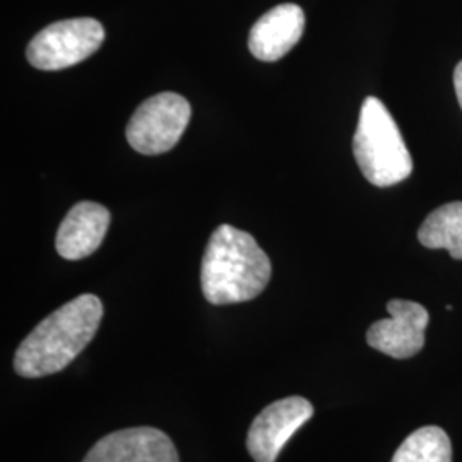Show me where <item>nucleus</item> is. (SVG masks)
Masks as SVG:
<instances>
[{
  "label": "nucleus",
  "mask_w": 462,
  "mask_h": 462,
  "mask_svg": "<svg viewBox=\"0 0 462 462\" xmlns=\"http://www.w3.org/2000/svg\"><path fill=\"white\" fill-rule=\"evenodd\" d=\"M101 319L103 303L97 295H81L57 309L17 347V375L40 379L62 372L93 341Z\"/></svg>",
  "instance_id": "f257e3e1"
},
{
  "label": "nucleus",
  "mask_w": 462,
  "mask_h": 462,
  "mask_svg": "<svg viewBox=\"0 0 462 462\" xmlns=\"http://www.w3.org/2000/svg\"><path fill=\"white\" fill-rule=\"evenodd\" d=\"M271 280V261L247 231L221 225L211 235L200 265L204 298L233 305L259 297Z\"/></svg>",
  "instance_id": "f03ea898"
},
{
  "label": "nucleus",
  "mask_w": 462,
  "mask_h": 462,
  "mask_svg": "<svg viewBox=\"0 0 462 462\" xmlns=\"http://www.w3.org/2000/svg\"><path fill=\"white\" fill-rule=\"evenodd\" d=\"M353 152L365 179L377 187H391L406 180L413 171V160L385 105L375 97L365 98Z\"/></svg>",
  "instance_id": "7ed1b4c3"
},
{
  "label": "nucleus",
  "mask_w": 462,
  "mask_h": 462,
  "mask_svg": "<svg viewBox=\"0 0 462 462\" xmlns=\"http://www.w3.org/2000/svg\"><path fill=\"white\" fill-rule=\"evenodd\" d=\"M103 42L105 30L97 19H66L34 34L26 49V59L34 69L60 70L86 60Z\"/></svg>",
  "instance_id": "20e7f679"
},
{
  "label": "nucleus",
  "mask_w": 462,
  "mask_h": 462,
  "mask_svg": "<svg viewBox=\"0 0 462 462\" xmlns=\"http://www.w3.org/2000/svg\"><path fill=\"white\" fill-rule=\"evenodd\" d=\"M190 114L189 101L177 93L151 97L131 116L127 141L141 154H163L177 146L189 125Z\"/></svg>",
  "instance_id": "39448f33"
},
{
  "label": "nucleus",
  "mask_w": 462,
  "mask_h": 462,
  "mask_svg": "<svg viewBox=\"0 0 462 462\" xmlns=\"http://www.w3.org/2000/svg\"><path fill=\"white\" fill-rule=\"evenodd\" d=\"M312 416L314 406L305 397H284L265 406L248 429V454L255 462H276L282 447Z\"/></svg>",
  "instance_id": "423d86ee"
},
{
  "label": "nucleus",
  "mask_w": 462,
  "mask_h": 462,
  "mask_svg": "<svg viewBox=\"0 0 462 462\" xmlns=\"http://www.w3.org/2000/svg\"><path fill=\"white\" fill-rule=\"evenodd\" d=\"M389 319L377 320L366 332L368 346L396 360L411 358L425 346L429 310L410 300H391L387 303Z\"/></svg>",
  "instance_id": "0eeeda50"
},
{
  "label": "nucleus",
  "mask_w": 462,
  "mask_h": 462,
  "mask_svg": "<svg viewBox=\"0 0 462 462\" xmlns=\"http://www.w3.org/2000/svg\"><path fill=\"white\" fill-rule=\"evenodd\" d=\"M83 462H180L165 431L151 427L118 430L89 448Z\"/></svg>",
  "instance_id": "6e6552de"
},
{
  "label": "nucleus",
  "mask_w": 462,
  "mask_h": 462,
  "mask_svg": "<svg viewBox=\"0 0 462 462\" xmlns=\"http://www.w3.org/2000/svg\"><path fill=\"white\" fill-rule=\"evenodd\" d=\"M303 30V9L297 4H281L252 26L248 50L257 60L276 62L297 45Z\"/></svg>",
  "instance_id": "1a4fd4ad"
},
{
  "label": "nucleus",
  "mask_w": 462,
  "mask_h": 462,
  "mask_svg": "<svg viewBox=\"0 0 462 462\" xmlns=\"http://www.w3.org/2000/svg\"><path fill=\"white\" fill-rule=\"evenodd\" d=\"M110 226V211L98 202L76 204L57 231L55 247L67 261H79L98 250Z\"/></svg>",
  "instance_id": "9d476101"
},
{
  "label": "nucleus",
  "mask_w": 462,
  "mask_h": 462,
  "mask_svg": "<svg viewBox=\"0 0 462 462\" xmlns=\"http://www.w3.org/2000/svg\"><path fill=\"white\" fill-rule=\"evenodd\" d=\"M423 247L446 248L452 259L462 261V202H448L431 211L418 230Z\"/></svg>",
  "instance_id": "9b49d317"
},
{
  "label": "nucleus",
  "mask_w": 462,
  "mask_h": 462,
  "mask_svg": "<svg viewBox=\"0 0 462 462\" xmlns=\"http://www.w3.org/2000/svg\"><path fill=\"white\" fill-rule=\"evenodd\" d=\"M391 462H452L450 439L439 427L416 430L397 448Z\"/></svg>",
  "instance_id": "f8f14e48"
},
{
  "label": "nucleus",
  "mask_w": 462,
  "mask_h": 462,
  "mask_svg": "<svg viewBox=\"0 0 462 462\" xmlns=\"http://www.w3.org/2000/svg\"><path fill=\"white\" fill-rule=\"evenodd\" d=\"M454 88H456V95H457L462 108V60L454 70Z\"/></svg>",
  "instance_id": "ddd939ff"
}]
</instances>
